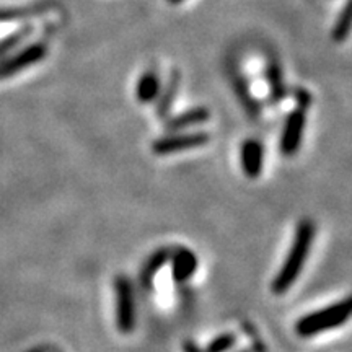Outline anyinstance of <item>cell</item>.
I'll list each match as a JSON object with an SVG mask.
<instances>
[{
    "label": "cell",
    "mask_w": 352,
    "mask_h": 352,
    "mask_svg": "<svg viewBox=\"0 0 352 352\" xmlns=\"http://www.w3.org/2000/svg\"><path fill=\"white\" fill-rule=\"evenodd\" d=\"M236 336L233 333H223L215 336L212 341L208 344V349L206 352H228L235 346Z\"/></svg>",
    "instance_id": "9a60e30c"
},
{
    "label": "cell",
    "mask_w": 352,
    "mask_h": 352,
    "mask_svg": "<svg viewBox=\"0 0 352 352\" xmlns=\"http://www.w3.org/2000/svg\"><path fill=\"white\" fill-rule=\"evenodd\" d=\"M179 83H182V77H179V74L175 70V72H171V76L168 77L166 85L164 88H160V94H158L155 100V113L158 118H162V120H166V118H168V113L171 111V107H173L176 95H178Z\"/></svg>",
    "instance_id": "8fae6325"
},
{
    "label": "cell",
    "mask_w": 352,
    "mask_h": 352,
    "mask_svg": "<svg viewBox=\"0 0 352 352\" xmlns=\"http://www.w3.org/2000/svg\"><path fill=\"white\" fill-rule=\"evenodd\" d=\"M171 253L173 252H171L168 246H162V248H158L157 252H153L151 254V258L145 261L142 270H140V276H139L140 287H142V290H145V292H148V290L152 289L153 279H155L157 272L170 261Z\"/></svg>",
    "instance_id": "9c48e42d"
},
{
    "label": "cell",
    "mask_w": 352,
    "mask_h": 352,
    "mask_svg": "<svg viewBox=\"0 0 352 352\" xmlns=\"http://www.w3.org/2000/svg\"><path fill=\"white\" fill-rule=\"evenodd\" d=\"M267 83H270L271 90V100L279 103L284 98L285 90H284V82L283 76H280V69L276 63L267 64Z\"/></svg>",
    "instance_id": "4fadbf2b"
},
{
    "label": "cell",
    "mask_w": 352,
    "mask_h": 352,
    "mask_svg": "<svg viewBox=\"0 0 352 352\" xmlns=\"http://www.w3.org/2000/svg\"><path fill=\"white\" fill-rule=\"evenodd\" d=\"M160 77H158L157 70H147L140 76L138 87H135V96H138L139 103H153L160 94Z\"/></svg>",
    "instance_id": "7c38bea8"
},
{
    "label": "cell",
    "mask_w": 352,
    "mask_h": 352,
    "mask_svg": "<svg viewBox=\"0 0 352 352\" xmlns=\"http://www.w3.org/2000/svg\"><path fill=\"white\" fill-rule=\"evenodd\" d=\"M349 32H351V2H347L346 7L342 8L341 15L338 16L336 23H334L333 39L336 43H342L347 38Z\"/></svg>",
    "instance_id": "5bb4252c"
},
{
    "label": "cell",
    "mask_w": 352,
    "mask_h": 352,
    "mask_svg": "<svg viewBox=\"0 0 352 352\" xmlns=\"http://www.w3.org/2000/svg\"><path fill=\"white\" fill-rule=\"evenodd\" d=\"M314 239L315 223L308 219L302 220L297 227L296 239H294V243L290 246L287 258H285L283 267L277 272L276 279L272 280V292L276 296H283V294L287 292L292 287V284L297 280V277L300 276L308 254H310Z\"/></svg>",
    "instance_id": "6da1fadb"
},
{
    "label": "cell",
    "mask_w": 352,
    "mask_h": 352,
    "mask_svg": "<svg viewBox=\"0 0 352 352\" xmlns=\"http://www.w3.org/2000/svg\"><path fill=\"white\" fill-rule=\"evenodd\" d=\"M210 120V111L204 107H197V108H191L188 111L176 114V116L166 120L165 127L171 132H178V131H184L189 129V127L195 126H201L204 122H208Z\"/></svg>",
    "instance_id": "30bf717a"
},
{
    "label": "cell",
    "mask_w": 352,
    "mask_h": 352,
    "mask_svg": "<svg viewBox=\"0 0 352 352\" xmlns=\"http://www.w3.org/2000/svg\"><path fill=\"white\" fill-rule=\"evenodd\" d=\"M351 315V298L333 303V305L316 310L314 314H308L297 321L296 331L298 336L310 338L316 334L329 331V329L340 328L349 320Z\"/></svg>",
    "instance_id": "7a4b0ae2"
},
{
    "label": "cell",
    "mask_w": 352,
    "mask_h": 352,
    "mask_svg": "<svg viewBox=\"0 0 352 352\" xmlns=\"http://www.w3.org/2000/svg\"><path fill=\"white\" fill-rule=\"evenodd\" d=\"M240 160H241V170H243L245 176L248 178H258L263 171L264 164V148L263 144L258 139H246L241 144L240 151Z\"/></svg>",
    "instance_id": "52a82bcc"
},
{
    "label": "cell",
    "mask_w": 352,
    "mask_h": 352,
    "mask_svg": "<svg viewBox=\"0 0 352 352\" xmlns=\"http://www.w3.org/2000/svg\"><path fill=\"white\" fill-rule=\"evenodd\" d=\"M171 272L176 283H186L197 270V256L191 250L178 248L171 253Z\"/></svg>",
    "instance_id": "ba28073f"
},
{
    "label": "cell",
    "mask_w": 352,
    "mask_h": 352,
    "mask_svg": "<svg viewBox=\"0 0 352 352\" xmlns=\"http://www.w3.org/2000/svg\"><path fill=\"white\" fill-rule=\"evenodd\" d=\"M184 0H168V3H171V6H179V3H183Z\"/></svg>",
    "instance_id": "e0dca14e"
},
{
    "label": "cell",
    "mask_w": 352,
    "mask_h": 352,
    "mask_svg": "<svg viewBox=\"0 0 352 352\" xmlns=\"http://www.w3.org/2000/svg\"><path fill=\"white\" fill-rule=\"evenodd\" d=\"M46 54H47L46 44H43V43L30 44L28 47H25L23 51L16 52L12 59L6 60V63L0 65V77L13 76V74L20 72V70H23L26 67H32L33 64L43 60L44 57H46Z\"/></svg>",
    "instance_id": "8992f818"
},
{
    "label": "cell",
    "mask_w": 352,
    "mask_h": 352,
    "mask_svg": "<svg viewBox=\"0 0 352 352\" xmlns=\"http://www.w3.org/2000/svg\"><path fill=\"white\" fill-rule=\"evenodd\" d=\"M210 135L208 132H186V134H173L165 135V138L157 139L152 144V152L157 155H170V153H178L183 151H191V148H199L208 145Z\"/></svg>",
    "instance_id": "277c9868"
},
{
    "label": "cell",
    "mask_w": 352,
    "mask_h": 352,
    "mask_svg": "<svg viewBox=\"0 0 352 352\" xmlns=\"http://www.w3.org/2000/svg\"><path fill=\"white\" fill-rule=\"evenodd\" d=\"M114 294H116V327L122 334H129L135 328V297L134 287L126 276L114 279Z\"/></svg>",
    "instance_id": "3957f363"
},
{
    "label": "cell",
    "mask_w": 352,
    "mask_h": 352,
    "mask_svg": "<svg viewBox=\"0 0 352 352\" xmlns=\"http://www.w3.org/2000/svg\"><path fill=\"white\" fill-rule=\"evenodd\" d=\"M240 352H250V351H240Z\"/></svg>",
    "instance_id": "ac0fdd59"
},
{
    "label": "cell",
    "mask_w": 352,
    "mask_h": 352,
    "mask_svg": "<svg viewBox=\"0 0 352 352\" xmlns=\"http://www.w3.org/2000/svg\"><path fill=\"white\" fill-rule=\"evenodd\" d=\"M183 351L184 352H206V351H202L199 346H196L195 342H191V341H186L183 344Z\"/></svg>",
    "instance_id": "2e32d148"
},
{
    "label": "cell",
    "mask_w": 352,
    "mask_h": 352,
    "mask_svg": "<svg viewBox=\"0 0 352 352\" xmlns=\"http://www.w3.org/2000/svg\"><path fill=\"white\" fill-rule=\"evenodd\" d=\"M307 124V108L298 107L289 113L285 118L283 134H280V152L285 157H292L300 148L303 132Z\"/></svg>",
    "instance_id": "5b68a950"
}]
</instances>
